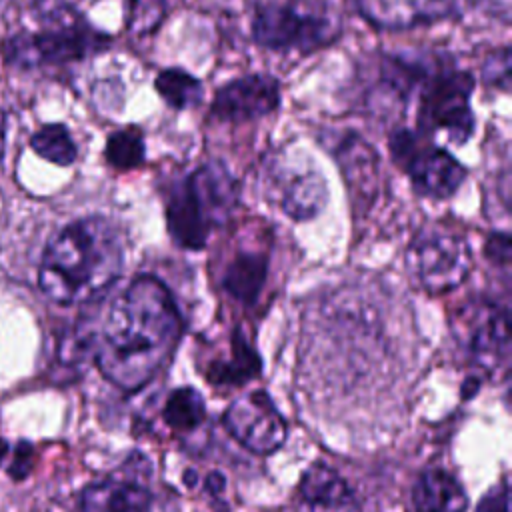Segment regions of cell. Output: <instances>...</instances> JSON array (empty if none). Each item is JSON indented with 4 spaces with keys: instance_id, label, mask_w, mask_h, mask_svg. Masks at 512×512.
<instances>
[{
    "instance_id": "obj_30",
    "label": "cell",
    "mask_w": 512,
    "mask_h": 512,
    "mask_svg": "<svg viewBox=\"0 0 512 512\" xmlns=\"http://www.w3.org/2000/svg\"><path fill=\"white\" fill-rule=\"evenodd\" d=\"M4 140H6V116L0 110V158H2V152H4Z\"/></svg>"
},
{
    "instance_id": "obj_19",
    "label": "cell",
    "mask_w": 512,
    "mask_h": 512,
    "mask_svg": "<svg viewBox=\"0 0 512 512\" xmlns=\"http://www.w3.org/2000/svg\"><path fill=\"white\" fill-rule=\"evenodd\" d=\"M156 92L174 110L196 108L204 98L202 82L182 68H164L154 80Z\"/></svg>"
},
{
    "instance_id": "obj_23",
    "label": "cell",
    "mask_w": 512,
    "mask_h": 512,
    "mask_svg": "<svg viewBox=\"0 0 512 512\" xmlns=\"http://www.w3.org/2000/svg\"><path fill=\"white\" fill-rule=\"evenodd\" d=\"M172 0H126V28L136 34H152L168 14Z\"/></svg>"
},
{
    "instance_id": "obj_4",
    "label": "cell",
    "mask_w": 512,
    "mask_h": 512,
    "mask_svg": "<svg viewBox=\"0 0 512 512\" xmlns=\"http://www.w3.org/2000/svg\"><path fill=\"white\" fill-rule=\"evenodd\" d=\"M252 40L268 50L312 52L342 32L332 0H248Z\"/></svg>"
},
{
    "instance_id": "obj_13",
    "label": "cell",
    "mask_w": 512,
    "mask_h": 512,
    "mask_svg": "<svg viewBox=\"0 0 512 512\" xmlns=\"http://www.w3.org/2000/svg\"><path fill=\"white\" fill-rule=\"evenodd\" d=\"M360 16L380 30H410L456 16L462 0H354Z\"/></svg>"
},
{
    "instance_id": "obj_15",
    "label": "cell",
    "mask_w": 512,
    "mask_h": 512,
    "mask_svg": "<svg viewBox=\"0 0 512 512\" xmlns=\"http://www.w3.org/2000/svg\"><path fill=\"white\" fill-rule=\"evenodd\" d=\"M298 492L306 512H358L350 486L322 462L312 464L302 474Z\"/></svg>"
},
{
    "instance_id": "obj_10",
    "label": "cell",
    "mask_w": 512,
    "mask_h": 512,
    "mask_svg": "<svg viewBox=\"0 0 512 512\" xmlns=\"http://www.w3.org/2000/svg\"><path fill=\"white\" fill-rule=\"evenodd\" d=\"M452 330L458 344L480 368L494 370L506 364L510 352V316L504 306L476 298L460 308Z\"/></svg>"
},
{
    "instance_id": "obj_8",
    "label": "cell",
    "mask_w": 512,
    "mask_h": 512,
    "mask_svg": "<svg viewBox=\"0 0 512 512\" xmlns=\"http://www.w3.org/2000/svg\"><path fill=\"white\" fill-rule=\"evenodd\" d=\"M406 262L418 284L432 296L458 288L472 270V252L468 242L456 232L426 230L420 232L406 254Z\"/></svg>"
},
{
    "instance_id": "obj_12",
    "label": "cell",
    "mask_w": 512,
    "mask_h": 512,
    "mask_svg": "<svg viewBox=\"0 0 512 512\" xmlns=\"http://www.w3.org/2000/svg\"><path fill=\"white\" fill-rule=\"evenodd\" d=\"M280 82L270 74H246L214 92L210 118L224 124L260 120L280 106Z\"/></svg>"
},
{
    "instance_id": "obj_16",
    "label": "cell",
    "mask_w": 512,
    "mask_h": 512,
    "mask_svg": "<svg viewBox=\"0 0 512 512\" xmlns=\"http://www.w3.org/2000/svg\"><path fill=\"white\" fill-rule=\"evenodd\" d=\"M416 512H466L468 496L458 478L442 468L422 472L412 488Z\"/></svg>"
},
{
    "instance_id": "obj_2",
    "label": "cell",
    "mask_w": 512,
    "mask_h": 512,
    "mask_svg": "<svg viewBox=\"0 0 512 512\" xmlns=\"http://www.w3.org/2000/svg\"><path fill=\"white\" fill-rule=\"evenodd\" d=\"M124 266V238L106 216L66 224L46 244L38 286L56 304L76 306L102 296Z\"/></svg>"
},
{
    "instance_id": "obj_25",
    "label": "cell",
    "mask_w": 512,
    "mask_h": 512,
    "mask_svg": "<svg viewBox=\"0 0 512 512\" xmlns=\"http://www.w3.org/2000/svg\"><path fill=\"white\" fill-rule=\"evenodd\" d=\"M510 48L502 46L490 52L482 64V80L490 86H496L508 92L510 86Z\"/></svg>"
},
{
    "instance_id": "obj_22",
    "label": "cell",
    "mask_w": 512,
    "mask_h": 512,
    "mask_svg": "<svg viewBox=\"0 0 512 512\" xmlns=\"http://www.w3.org/2000/svg\"><path fill=\"white\" fill-rule=\"evenodd\" d=\"M164 422L178 432H188L202 424L206 418L204 398L194 388H178L174 390L162 410Z\"/></svg>"
},
{
    "instance_id": "obj_18",
    "label": "cell",
    "mask_w": 512,
    "mask_h": 512,
    "mask_svg": "<svg viewBox=\"0 0 512 512\" xmlns=\"http://www.w3.org/2000/svg\"><path fill=\"white\" fill-rule=\"evenodd\" d=\"M258 372H260V358L256 350L246 342L242 332H236L228 360L216 362L208 370L206 378L222 386H238L258 376Z\"/></svg>"
},
{
    "instance_id": "obj_5",
    "label": "cell",
    "mask_w": 512,
    "mask_h": 512,
    "mask_svg": "<svg viewBox=\"0 0 512 512\" xmlns=\"http://www.w3.org/2000/svg\"><path fill=\"white\" fill-rule=\"evenodd\" d=\"M112 38L82 16H68L38 32H20L4 42L2 54L18 68H40L80 62L108 50Z\"/></svg>"
},
{
    "instance_id": "obj_27",
    "label": "cell",
    "mask_w": 512,
    "mask_h": 512,
    "mask_svg": "<svg viewBox=\"0 0 512 512\" xmlns=\"http://www.w3.org/2000/svg\"><path fill=\"white\" fill-rule=\"evenodd\" d=\"M486 256H490L496 264L506 266L510 260V236L506 232L490 234L486 242Z\"/></svg>"
},
{
    "instance_id": "obj_24",
    "label": "cell",
    "mask_w": 512,
    "mask_h": 512,
    "mask_svg": "<svg viewBox=\"0 0 512 512\" xmlns=\"http://www.w3.org/2000/svg\"><path fill=\"white\" fill-rule=\"evenodd\" d=\"M32 462H34V450L28 442L22 440V442L10 444L0 438V468H4L6 474L20 480L28 476Z\"/></svg>"
},
{
    "instance_id": "obj_28",
    "label": "cell",
    "mask_w": 512,
    "mask_h": 512,
    "mask_svg": "<svg viewBox=\"0 0 512 512\" xmlns=\"http://www.w3.org/2000/svg\"><path fill=\"white\" fill-rule=\"evenodd\" d=\"M476 6L494 18H500L504 24L510 20V0H474Z\"/></svg>"
},
{
    "instance_id": "obj_6",
    "label": "cell",
    "mask_w": 512,
    "mask_h": 512,
    "mask_svg": "<svg viewBox=\"0 0 512 512\" xmlns=\"http://www.w3.org/2000/svg\"><path fill=\"white\" fill-rule=\"evenodd\" d=\"M476 80L466 70L448 64L430 74L420 86L416 130L428 138L442 132L452 144H466L476 130L472 92Z\"/></svg>"
},
{
    "instance_id": "obj_20",
    "label": "cell",
    "mask_w": 512,
    "mask_h": 512,
    "mask_svg": "<svg viewBox=\"0 0 512 512\" xmlns=\"http://www.w3.org/2000/svg\"><path fill=\"white\" fill-rule=\"evenodd\" d=\"M106 162L116 170H134L146 158L144 134L138 126H124L114 130L106 138L104 146Z\"/></svg>"
},
{
    "instance_id": "obj_29",
    "label": "cell",
    "mask_w": 512,
    "mask_h": 512,
    "mask_svg": "<svg viewBox=\"0 0 512 512\" xmlns=\"http://www.w3.org/2000/svg\"><path fill=\"white\" fill-rule=\"evenodd\" d=\"M224 486H226V478H224L220 472L208 474V478H206V490H208L210 494H214V496L222 494V492H224Z\"/></svg>"
},
{
    "instance_id": "obj_3",
    "label": "cell",
    "mask_w": 512,
    "mask_h": 512,
    "mask_svg": "<svg viewBox=\"0 0 512 512\" xmlns=\"http://www.w3.org/2000/svg\"><path fill=\"white\" fill-rule=\"evenodd\" d=\"M238 182L220 160H210L178 180L166 200L172 240L186 250L206 246L212 230L224 226L238 206Z\"/></svg>"
},
{
    "instance_id": "obj_9",
    "label": "cell",
    "mask_w": 512,
    "mask_h": 512,
    "mask_svg": "<svg viewBox=\"0 0 512 512\" xmlns=\"http://www.w3.org/2000/svg\"><path fill=\"white\" fill-rule=\"evenodd\" d=\"M268 184L274 202L294 220H312L328 202V184L310 156L284 150L268 160Z\"/></svg>"
},
{
    "instance_id": "obj_11",
    "label": "cell",
    "mask_w": 512,
    "mask_h": 512,
    "mask_svg": "<svg viewBox=\"0 0 512 512\" xmlns=\"http://www.w3.org/2000/svg\"><path fill=\"white\" fill-rule=\"evenodd\" d=\"M228 434L252 454L276 452L288 434L284 416L264 390L240 394L224 412Z\"/></svg>"
},
{
    "instance_id": "obj_14",
    "label": "cell",
    "mask_w": 512,
    "mask_h": 512,
    "mask_svg": "<svg viewBox=\"0 0 512 512\" xmlns=\"http://www.w3.org/2000/svg\"><path fill=\"white\" fill-rule=\"evenodd\" d=\"M152 494L134 476H108L88 484L80 494V512H148Z\"/></svg>"
},
{
    "instance_id": "obj_21",
    "label": "cell",
    "mask_w": 512,
    "mask_h": 512,
    "mask_svg": "<svg viewBox=\"0 0 512 512\" xmlns=\"http://www.w3.org/2000/svg\"><path fill=\"white\" fill-rule=\"evenodd\" d=\"M32 150L58 166H70L78 158L76 142L64 124H44L30 138Z\"/></svg>"
},
{
    "instance_id": "obj_7",
    "label": "cell",
    "mask_w": 512,
    "mask_h": 512,
    "mask_svg": "<svg viewBox=\"0 0 512 512\" xmlns=\"http://www.w3.org/2000/svg\"><path fill=\"white\" fill-rule=\"evenodd\" d=\"M388 148L394 164L402 168L416 194L444 200L458 192L468 170L448 150L434 146L428 136L410 128H396L388 138Z\"/></svg>"
},
{
    "instance_id": "obj_1",
    "label": "cell",
    "mask_w": 512,
    "mask_h": 512,
    "mask_svg": "<svg viewBox=\"0 0 512 512\" xmlns=\"http://www.w3.org/2000/svg\"><path fill=\"white\" fill-rule=\"evenodd\" d=\"M180 332L170 290L154 276H136L112 300L96 334V366L116 388L138 392L168 362Z\"/></svg>"
},
{
    "instance_id": "obj_17",
    "label": "cell",
    "mask_w": 512,
    "mask_h": 512,
    "mask_svg": "<svg viewBox=\"0 0 512 512\" xmlns=\"http://www.w3.org/2000/svg\"><path fill=\"white\" fill-rule=\"evenodd\" d=\"M266 258L260 254H238L224 272V288L236 300L252 304L266 280Z\"/></svg>"
},
{
    "instance_id": "obj_26",
    "label": "cell",
    "mask_w": 512,
    "mask_h": 512,
    "mask_svg": "<svg viewBox=\"0 0 512 512\" xmlns=\"http://www.w3.org/2000/svg\"><path fill=\"white\" fill-rule=\"evenodd\" d=\"M476 512H510L506 482L490 488L476 506Z\"/></svg>"
}]
</instances>
